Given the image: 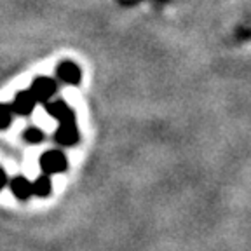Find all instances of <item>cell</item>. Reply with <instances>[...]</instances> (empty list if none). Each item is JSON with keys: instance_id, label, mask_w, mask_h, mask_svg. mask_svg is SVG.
<instances>
[{"instance_id": "obj_3", "label": "cell", "mask_w": 251, "mask_h": 251, "mask_svg": "<svg viewBox=\"0 0 251 251\" xmlns=\"http://www.w3.org/2000/svg\"><path fill=\"white\" fill-rule=\"evenodd\" d=\"M56 77L67 86H78L82 80V70L75 61L65 59L56 67Z\"/></svg>"}, {"instance_id": "obj_11", "label": "cell", "mask_w": 251, "mask_h": 251, "mask_svg": "<svg viewBox=\"0 0 251 251\" xmlns=\"http://www.w3.org/2000/svg\"><path fill=\"white\" fill-rule=\"evenodd\" d=\"M7 181H9L7 173H5L4 169L0 168V190H2V188H5V185H7Z\"/></svg>"}, {"instance_id": "obj_10", "label": "cell", "mask_w": 251, "mask_h": 251, "mask_svg": "<svg viewBox=\"0 0 251 251\" xmlns=\"http://www.w3.org/2000/svg\"><path fill=\"white\" fill-rule=\"evenodd\" d=\"M14 117V112H12L11 105L7 103H0V129H7Z\"/></svg>"}, {"instance_id": "obj_5", "label": "cell", "mask_w": 251, "mask_h": 251, "mask_svg": "<svg viewBox=\"0 0 251 251\" xmlns=\"http://www.w3.org/2000/svg\"><path fill=\"white\" fill-rule=\"evenodd\" d=\"M35 106H37V100L33 98V94L30 91H20L11 103V108L14 112V115H21V117H30L33 114Z\"/></svg>"}, {"instance_id": "obj_7", "label": "cell", "mask_w": 251, "mask_h": 251, "mask_svg": "<svg viewBox=\"0 0 251 251\" xmlns=\"http://www.w3.org/2000/svg\"><path fill=\"white\" fill-rule=\"evenodd\" d=\"M9 187H11L12 196L18 201H28L33 194H31V181H28V178L25 176H14L12 180L7 181Z\"/></svg>"}, {"instance_id": "obj_2", "label": "cell", "mask_w": 251, "mask_h": 251, "mask_svg": "<svg viewBox=\"0 0 251 251\" xmlns=\"http://www.w3.org/2000/svg\"><path fill=\"white\" fill-rule=\"evenodd\" d=\"M30 93L33 94V98L37 100V103H47L51 101L52 96L58 93V84L51 77H37L31 82Z\"/></svg>"}, {"instance_id": "obj_6", "label": "cell", "mask_w": 251, "mask_h": 251, "mask_svg": "<svg viewBox=\"0 0 251 251\" xmlns=\"http://www.w3.org/2000/svg\"><path fill=\"white\" fill-rule=\"evenodd\" d=\"M80 140L77 124H59L54 133V141L61 147H74Z\"/></svg>"}, {"instance_id": "obj_8", "label": "cell", "mask_w": 251, "mask_h": 251, "mask_svg": "<svg viewBox=\"0 0 251 251\" xmlns=\"http://www.w3.org/2000/svg\"><path fill=\"white\" fill-rule=\"evenodd\" d=\"M52 192V183H51V178L47 176V175H40L35 181H31V194L40 199H46L49 197Z\"/></svg>"}, {"instance_id": "obj_4", "label": "cell", "mask_w": 251, "mask_h": 251, "mask_svg": "<svg viewBox=\"0 0 251 251\" xmlns=\"http://www.w3.org/2000/svg\"><path fill=\"white\" fill-rule=\"evenodd\" d=\"M46 112L59 124H77L75 121V112L72 106H68L63 100H54V101L46 103Z\"/></svg>"}, {"instance_id": "obj_9", "label": "cell", "mask_w": 251, "mask_h": 251, "mask_svg": "<svg viewBox=\"0 0 251 251\" xmlns=\"http://www.w3.org/2000/svg\"><path fill=\"white\" fill-rule=\"evenodd\" d=\"M44 138H46V134L39 127H28V129L23 131V140L30 145H39L44 141Z\"/></svg>"}, {"instance_id": "obj_1", "label": "cell", "mask_w": 251, "mask_h": 251, "mask_svg": "<svg viewBox=\"0 0 251 251\" xmlns=\"http://www.w3.org/2000/svg\"><path fill=\"white\" fill-rule=\"evenodd\" d=\"M40 169L44 175L51 176V175H59L65 173L68 169V159L61 150H47L46 153H42L39 159Z\"/></svg>"}]
</instances>
